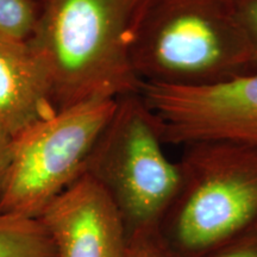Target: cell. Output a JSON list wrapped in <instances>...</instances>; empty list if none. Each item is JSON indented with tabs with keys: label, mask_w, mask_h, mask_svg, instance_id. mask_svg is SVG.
<instances>
[{
	"label": "cell",
	"mask_w": 257,
	"mask_h": 257,
	"mask_svg": "<svg viewBox=\"0 0 257 257\" xmlns=\"http://www.w3.org/2000/svg\"><path fill=\"white\" fill-rule=\"evenodd\" d=\"M163 144L159 119L140 92L117 99L86 172L110 195L127 236L156 229L178 192L179 165Z\"/></svg>",
	"instance_id": "4"
},
{
	"label": "cell",
	"mask_w": 257,
	"mask_h": 257,
	"mask_svg": "<svg viewBox=\"0 0 257 257\" xmlns=\"http://www.w3.org/2000/svg\"><path fill=\"white\" fill-rule=\"evenodd\" d=\"M205 257H257V225Z\"/></svg>",
	"instance_id": "12"
},
{
	"label": "cell",
	"mask_w": 257,
	"mask_h": 257,
	"mask_svg": "<svg viewBox=\"0 0 257 257\" xmlns=\"http://www.w3.org/2000/svg\"><path fill=\"white\" fill-rule=\"evenodd\" d=\"M41 10L40 0H0V38L30 40Z\"/></svg>",
	"instance_id": "10"
},
{
	"label": "cell",
	"mask_w": 257,
	"mask_h": 257,
	"mask_svg": "<svg viewBox=\"0 0 257 257\" xmlns=\"http://www.w3.org/2000/svg\"><path fill=\"white\" fill-rule=\"evenodd\" d=\"M125 257H179L160 238L156 229L143 230L127 236Z\"/></svg>",
	"instance_id": "11"
},
{
	"label": "cell",
	"mask_w": 257,
	"mask_h": 257,
	"mask_svg": "<svg viewBox=\"0 0 257 257\" xmlns=\"http://www.w3.org/2000/svg\"><path fill=\"white\" fill-rule=\"evenodd\" d=\"M232 3L248 32L257 59V0H232Z\"/></svg>",
	"instance_id": "13"
},
{
	"label": "cell",
	"mask_w": 257,
	"mask_h": 257,
	"mask_svg": "<svg viewBox=\"0 0 257 257\" xmlns=\"http://www.w3.org/2000/svg\"><path fill=\"white\" fill-rule=\"evenodd\" d=\"M140 94L159 119L165 143L227 141L257 148V69L206 87L142 82Z\"/></svg>",
	"instance_id": "6"
},
{
	"label": "cell",
	"mask_w": 257,
	"mask_h": 257,
	"mask_svg": "<svg viewBox=\"0 0 257 257\" xmlns=\"http://www.w3.org/2000/svg\"><path fill=\"white\" fill-rule=\"evenodd\" d=\"M142 82L206 87L257 69L232 0H153L133 51Z\"/></svg>",
	"instance_id": "2"
},
{
	"label": "cell",
	"mask_w": 257,
	"mask_h": 257,
	"mask_svg": "<svg viewBox=\"0 0 257 257\" xmlns=\"http://www.w3.org/2000/svg\"><path fill=\"white\" fill-rule=\"evenodd\" d=\"M0 257H57L40 218L0 212Z\"/></svg>",
	"instance_id": "9"
},
{
	"label": "cell",
	"mask_w": 257,
	"mask_h": 257,
	"mask_svg": "<svg viewBox=\"0 0 257 257\" xmlns=\"http://www.w3.org/2000/svg\"><path fill=\"white\" fill-rule=\"evenodd\" d=\"M11 141L12 140L0 137V194H2L3 187H4L10 159H11Z\"/></svg>",
	"instance_id": "14"
},
{
	"label": "cell",
	"mask_w": 257,
	"mask_h": 257,
	"mask_svg": "<svg viewBox=\"0 0 257 257\" xmlns=\"http://www.w3.org/2000/svg\"><path fill=\"white\" fill-rule=\"evenodd\" d=\"M56 112L50 79L29 42L0 38V137L14 140Z\"/></svg>",
	"instance_id": "8"
},
{
	"label": "cell",
	"mask_w": 257,
	"mask_h": 257,
	"mask_svg": "<svg viewBox=\"0 0 257 257\" xmlns=\"http://www.w3.org/2000/svg\"><path fill=\"white\" fill-rule=\"evenodd\" d=\"M57 257H125L127 233L98 180L85 172L38 217Z\"/></svg>",
	"instance_id": "7"
},
{
	"label": "cell",
	"mask_w": 257,
	"mask_h": 257,
	"mask_svg": "<svg viewBox=\"0 0 257 257\" xmlns=\"http://www.w3.org/2000/svg\"><path fill=\"white\" fill-rule=\"evenodd\" d=\"M153 0H43L29 44L46 68L57 111L140 92L133 64Z\"/></svg>",
	"instance_id": "1"
},
{
	"label": "cell",
	"mask_w": 257,
	"mask_h": 257,
	"mask_svg": "<svg viewBox=\"0 0 257 257\" xmlns=\"http://www.w3.org/2000/svg\"><path fill=\"white\" fill-rule=\"evenodd\" d=\"M117 100L93 99L57 111L11 141L0 212L38 218L86 172Z\"/></svg>",
	"instance_id": "5"
},
{
	"label": "cell",
	"mask_w": 257,
	"mask_h": 257,
	"mask_svg": "<svg viewBox=\"0 0 257 257\" xmlns=\"http://www.w3.org/2000/svg\"><path fill=\"white\" fill-rule=\"evenodd\" d=\"M180 182L156 231L179 257H205L257 225V148L227 141L184 146Z\"/></svg>",
	"instance_id": "3"
},
{
	"label": "cell",
	"mask_w": 257,
	"mask_h": 257,
	"mask_svg": "<svg viewBox=\"0 0 257 257\" xmlns=\"http://www.w3.org/2000/svg\"><path fill=\"white\" fill-rule=\"evenodd\" d=\"M40 2H41V3H42V2H43V0H40Z\"/></svg>",
	"instance_id": "15"
}]
</instances>
